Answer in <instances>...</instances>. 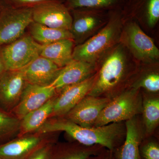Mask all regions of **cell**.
Here are the masks:
<instances>
[{
  "mask_svg": "<svg viewBox=\"0 0 159 159\" xmlns=\"http://www.w3.org/2000/svg\"><path fill=\"white\" fill-rule=\"evenodd\" d=\"M140 65L119 43L97 64L96 80L87 95L111 100L130 87Z\"/></svg>",
  "mask_w": 159,
  "mask_h": 159,
  "instance_id": "obj_1",
  "label": "cell"
},
{
  "mask_svg": "<svg viewBox=\"0 0 159 159\" xmlns=\"http://www.w3.org/2000/svg\"><path fill=\"white\" fill-rule=\"evenodd\" d=\"M62 131L75 142L86 146L100 145L114 152L122 145L125 136V122L102 126L83 127L63 117H51L35 132L38 134Z\"/></svg>",
  "mask_w": 159,
  "mask_h": 159,
  "instance_id": "obj_2",
  "label": "cell"
},
{
  "mask_svg": "<svg viewBox=\"0 0 159 159\" xmlns=\"http://www.w3.org/2000/svg\"><path fill=\"white\" fill-rule=\"evenodd\" d=\"M121 9L110 11L108 22L97 34L74 47L73 58L97 65L120 43L123 25Z\"/></svg>",
  "mask_w": 159,
  "mask_h": 159,
  "instance_id": "obj_3",
  "label": "cell"
},
{
  "mask_svg": "<svg viewBox=\"0 0 159 159\" xmlns=\"http://www.w3.org/2000/svg\"><path fill=\"white\" fill-rule=\"evenodd\" d=\"M123 20L120 43L140 64L159 63V50L153 39L143 31L136 21Z\"/></svg>",
  "mask_w": 159,
  "mask_h": 159,
  "instance_id": "obj_4",
  "label": "cell"
},
{
  "mask_svg": "<svg viewBox=\"0 0 159 159\" xmlns=\"http://www.w3.org/2000/svg\"><path fill=\"white\" fill-rule=\"evenodd\" d=\"M142 100L141 89H127L109 102L99 114L93 126L125 122L141 115Z\"/></svg>",
  "mask_w": 159,
  "mask_h": 159,
  "instance_id": "obj_5",
  "label": "cell"
},
{
  "mask_svg": "<svg viewBox=\"0 0 159 159\" xmlns=\"http://www.w3.org/2000/svg\"><path fill=\"white\" fill-rule=\"evenodd\" d=\"M70 11L72 22L70 31L76 46L99 32L108 22L111 11L76 9Z\"/></svg>",
  "mask_w": 159,
  "mask_h": 159,
  "instance_id": "obj_6",
  "label": "cell"
},
{
  "mask_svg": "<svg viewBox=\"0 0 159 159\" xmlns=\"http://www.w3.org/2000/svg\"><path fill=\"white\" fill-rule=\"evenodd\" d=\"M0 47L6 70H19L40 56L42 45L26 32L14 41Z\"/></svg>",
  "mask_w": 159,
  "mask_h": 159,
  "instance_id": "obj_7",
  "label": "cell"
},
{
  "mask_svg": "<svg viewBox=\"0 0 159 159\" xmlns=\"http://www.w3.org/2000/svg\"><path fill=\"white\" fill-rule=\"evenodd\" d=\"M32 21V8H3L0 13V47L22 36Z\"/></svg>",
  "mask_w": 159,
  "mask_h": 159,
  "instance_id": "obj_8",
  "label": "cell"
},
{
  "mask_svg": "<svg viewBox=\"0 0 159 159\" xmlns=\"http://www.w3.org/2000/svg\"><path fill=\"white\" fill-rule=\"evenodd\" d=\"M32 20L54 29L70 30L72 25L70 11L61 1L41 3L32 8Z\"/></svg>",
  "mask_w": 159,
  "mask_h": 159,
  "instance_id": "obj_9",
  "label": "cell"
},
{
  "mask_svg": "<svg viewBox=\"0 0 159 159\" xmlns=\"http://www.w3.org/2000/svg\"><path fill=\"white\" fill-rule=\"evenodd\" d=\"M111 99L87 95L65 116V119L83 127H92Z\"/></svg>",
  "mask_w": 159,
  "mask_h": 159,
  "instance_id": "obj_10",
  "label": "cell"
},
{
  "mask_svg": "<svg viewBox=\"0 0 159 159\" xmlns=\"http://www.w3.org/2000/svg\"><path fill=\"white\" fill-rule=\"evenodd\" d=\"M96 74L82 82L69 86L59 92L55 97L50 118L64 116L86 96L93 86Z\"/></svg>",
  "mask_w": 159,
  "mask_h": 159,
  "instance_id": "obj_11",
  "label": "cell"
},
{
  "mask_svg": "<svg viewBox=\"0 0 159 159\" xmlns=\"http://www.w3.org/2000/svg\"><path fill=\"white\" fill-rule=\"evenodd\" d=\"M21 71L6 70L0 77V104L7 112L17 105L28 84Z\"/></svg>",
  "mask_w": 159,
  "mask_h": 159,
  "instance_id": "obj_12",
  "label": "cell"
},
{
  "mask_svg": "<svg viewBox=\"0 0 159 159\" xmlns=\"http://www.w3.org/2000/svg\"><path fill=\"white\" fill-rule=\"evenodd\" d=\"M57 93L51 85L41 86L28 83L19 102L12 111L15 116L20 120L56 96Z\"/></svg>",
  "mask_w": 159,
  "mask_h": 159,
  "instance_id": "obj_13",
  "label": "cell"
},
{
  "mask_svg": "<svg viewBox=\"0 0 159 159\" xmlns=\"http://www.w3.org/2000/svg\"><path fill=\"white\" fill-rule=\"evenodd\" d=\"M125 136L121 146L114 152L116 159H142L140 145L145 139L142 120L137 116L125 122Z\"/></svg>",
  "mask_w": 159,
  "mask_h": 159,
  "instance_id": "obj_14",
  "label": "cell"
},
{
  "mask_svg": "<svg viewBox=\"0 0 159 159\" xmlns=\"http://www.w3.org/2000/svg\"><path fill=\"white\" fill-rule=\"evenodd\" d=\"M123 19L135 20L154 28L159 20V0H127L121 9Z\"/></svg>",
  "mask_w": 159,
  "mask_h": 159,
  "instance_id": "obj_15",
  "label": "cell"
},
{
  "mask_svg": "<svg viewBox=\"0 0 159 159\" xmlns=\"http://www.w3.org/2000/svg\"><path fill=\"white\" fill-rule=\"evenodd\" d=\"M36 134L22 136L19 139L0 144V158L5 159H28L31 155L48 144L43 137Z\"/></svg>",
  "mask_w": 159,
  "mask_h": 159,
  "instance_id": "obj_16",
  "label": "cell"
},
{
  "mask_svg": "<svg viewBox=\"0 0 159 159\" xmlns=\"http://www.w3.org/2000/svg\"><path fill=\"white\" fill-rule=\"evenodd\" d=\"M97 65L73 60L62 68L55 80L51 84L58 93L66 87L82 82L97 72Z\"/></svg>",
  "mask_w": 159,
  "mask_h": 159,
  "instance_id": "obj_17",
  "label": "cell"
},
{
  "mask_svg": "<svg viewBox=\"0 0 159 159\" xmlns=\"http://www.w3.org/2000/svg\"><path fill=\"white\" fill-rule=\"evenodd\" d=\"M62 68L39 56L20 70L29 83L41 86L51 85Z\"/></svg>",
  "mask_w": 159,
  "mask_h": 159,
  "instance_id": "obj_18",
  "label": "cell"
},
{
  "mask_svg": "<svg viewBox=\"0 0 159 159\" xmlns=\"http://www.w3.org/2000/svg\"><path fill=\"white\" fill-rule=\"evenodd\" d=\"M75 44L72 39L60 40L42 45L40 56L45 57L60 68H63L73 60V53Z\"/></svg>",
  "mask_w": 159,
  "mask_h": 159,
  "instance_id": "obj_19",
  "label": "cell"
},
{
  "mask_svg": "<svg viewBox=\"0 0 159 159\" xmlns=\"http://www.w3.org/2000/svg\"><path fill=\"white\" fill-rule=\"evenodd\" d=\"M106 148L100 145L86 146L75 142L53 146L49 159H88Z\"/></svg>",
  "mask_w": 159,
  "mask_h": 159,
  "instance_id": "obj_20",
  "label": "cell"
},
{
  "mask_svg": "<svg viewBox=\"0 0 159 159\" xmlns=\"http://www.w3.org/2000/svg\"><path fill=\"white\" fill-rule=\"evenodd\" d=\"M142 122L146 138L151 137L159 125V98L157 94L148 93L142 91Z\"/></svg>",
  "mask_w": 159,
  "mask_h": 159,
  "instance_id": "obj_21",
  "label": "cell"
},
{
  "mask_svg": "<svg viewBox=\"0 0 159 159\" xmlns=\"http://www.w3.org/2000/svg\"><path fill=\"white\" fill-rule=\"evenodd\" d=\"M130 88L140 89L148 93L158 94L159 63L140 64L139 70Z\"/></svg>",
  "mask_w": 159,
  "mask_h": 159,
  "instance_id": "obj_22",
  "label": "cell"
},
{
  "mask_svg": "<svg viewBox=\"0 0 159 159\" xmlns=\"http://www.w3.org/2000/svg\"><path fill=\"white\" fill-rule=\"evenodd\" d=\"M56 96L39 108L27 114L20 119L19 129L20 136L35 132L51 117Z\"/></svg>",
  "mask_w": 159,
  "mask_h": 159,
  "instance_id": "obj_23",
  "label": "cell"
},
{
  "mask_svg": "<svg viewBox=\"0 0 159 159\" xmlns=\"http://www.w3.org/2000/svg\"><path fill=\"white\" fill-rule=\"evenodd\" d=\"M27 29L31 37L41 45L51 43L60 40L72 39L70 30L50 28L33 21Z\"/></svg>",
  "mask_w": 159,
  "mask_h": 159,
  "instance_id": "obj_24",
  "label": "cell"
},
{
  "mask_svg": "<svg viewBox=\"0 0 159 159\" xmlns=\"http://www.w3.org/2000/svg\"><path fill=\"white\" fill-rule=\"evenodd\" d=\"M127 0H64V4L70 10L92 9L111 11L122 9Z\"/></svg>",
  "mask_w": 159,
  "mask_h": 159,
  "instance_id": "obj_25",
  "label": "cell"
},
{
  "mask_svg": "<svg viewBox=\"0 0 159 159\" xmlns=\"http://www.w3.org/2000/svg\"><path fill=\"white\" fill-rule=\"evenodd\" d=\"M20 120L0 109V140L10 136L19 131Z\"/></svg>",
  "mask_w": 159,
  "mask_h": 159,
  "instance_id": "obj_26",
  "label": "cell"
},
{
  "mask_svg": "<svg viewBox=\"0 0 159 159\" xmlns=\"http://www.w3.org/2000/svg\"><path fill=\"white\" fill-rule=\"evenodd\" d=\"M140 156L142 159H159V144L156 140L145 138L140 146Z\"/></svg>",
  "mask_w": 159,
  "mask_h": 159,
  "instance_id": "obj_27",
  "label": "cell"
},
{
  "mask_svg": "<svg viewBox=\"0 0 159 159\" xmlns=\"http://www.w3.org/2000/svg\"><path fill=\"white\" fill-rule=\"evenodd\" d=\"M64 0H0V6L2 8H32L34 6L49 1Z\"/></svg>",
  "mask_w": 159,
  "mask_h": 159,
  "instance_id": "obj_28",
  "label": "cell"
},
{
  "mask_svg": "<svg viewBox=\"0 0 159 159\" xmlns=\"http://www.w3.org/2000/svg\"><path fill=\"white\" fill-rule=\"evenodd\" d=\"M53 147L52 144L48 143L36 151L28 159H49Z\"/></svg>",
  "mask_w": 159,
  "mask_h": 159,
  "instance_id": "obj_29",
  "label": "cell"
},
{
  "mask_svg": "<svg viewBox=\"0 0 159 159\" xmlns=\"http://www.w3.org/2000/svg\"><path fill=\"white\" fill-rule=\"evenodd\" d=\"M88 159H116V158L114 152L111 151L107 149H105L100 153L90 157Z\"/></svg>",
  "mask_w": 159,
  "mask_h": 159,
  "instance_id": "obj_30",
  "label": "cell"
},
{
  "mask_svg": "<svg viewBox=\"0 0 159 159\" xmlns=\"http://www.w3.org/2000/svg\"><path fill=\"white\" fill-rule=\"evenodd\" d=\"M6 70V66L3 60L2 55L1 52V47H0V77Z\"/></svg>",
  "mask_w": 159,
  "mask_h": 159,
  "instance_id": "obj_31",
  "label": "cell"
},
{
  "mask_svg": "<svg viewBox=\"0 0 159 159\" xmlns=\"http://www.w3.org/2000/svg\"><path fill=\"white\" fill-rule=\"evenodd\" d=\"M2 8L0 6V13H1V11H2Z\"/></svg>",
  "mask_w": 159,
  "mask_h": 159,
  "instance_id": "obj_32",
  "label": "cell"
},
{
  "mask_svg": "<svg viewBox=\"0 0 159 159\" xmlns=\"http://www.w3.org/2000/svg\"><path fill=\"white\" fill-rule=\"evenodd\" d=\"M0 159H5L1 158H0Z\"/></svg>",
  "mask_w": 159,
  "mask_h": 159,
  "instance_id": "obj_33",
  "label": "cell"
}]
</instances>
